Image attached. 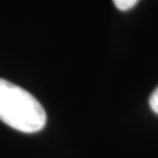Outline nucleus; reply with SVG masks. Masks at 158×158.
I'll list each match as a JSON object with an SVG mask.
<instances>
[{"label": "nucleus", "instance_id": "f257e3e1", "mask_svg": "<svg viewBox=\"0 0 158 158\" xmlns=\"http://www.w3.org/2000/svg\"><path fill=\"white\" fill-rule=\"evenodd\" d=\"M0 120L23 133H36L46 124V112L31 92L0 78Z\"/></svg>", "mask_w": 158, "mask_h": 158}, {"label": "nucleus", "instance_id": "f03ea898", "mask_svg": "<svg viewBox=\"0 0 158 158\" xmlns=\"http://www.w3.org/2000/svg\"><path fill=\"white\" fill-rule=\"evenodd\" d=\"M140 0H113V4L120 11H129Z\"/></svg>", "mask_w": 158, "mask_h": 158}, {"label": "nucleus", "instance_id": "7ed1b4c3", "mask_svg": "<svg viewBox=\"0 0 158 158\" xmlns=\"http://www.w3.org/2000/svg\"><path fill=\"white\" fill-rule=\"evenodd\" d=\"M149 104H150V108L153 110V112L157 113L158 115V87L156 88L153 94L149 98Z\"/></svg>", "mask_w": 158, "mask_h": 158}]
</instances>
